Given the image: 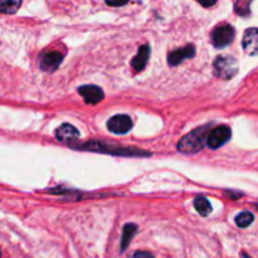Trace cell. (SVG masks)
<instances>
[{
  "label": "cell",
  "mask_w": 258,
  "mask_h": 258,
  "mask_svg": "<svg viewBox=\"0 0 258 258\" xmlns=\"http://www.w3.org/2000/svg\"><path fill=\"white\" fill-rule=\"evenodd\" d=\"M209 128H211V125L202 126L183 136L176 145L178 151L183 154H196L203 150L204 146L207 145Z\"/></svg>",
  "instance_id": "1"
},
{
  "label": "cell",
  "mask_w": 258,
  "mask_h": 258,
  "mask_svg": "<svg viewBox=\"0 0 258 258\" xmlns=\"http://www.w3.org/2000/svg\"><path fill=\"white\" fill-rule=\"evenodd\" d=\"M73 149H80V150H88V151H96V153H107L113 154V155H121V156H150V153L146 151L136 150L134 148H121V146H113L110 144L98 143V141H90V143L82 144V145H71Z\"/></svg>",
  "instance_id": "2"
},
{
  "label": "cell",
  "mask_w": 258,
  "mask_h": 258,
  "mask_svg": "<svg viewBox=\"0 0 258 258\" xmlns=\"http://www.w3.org/2000/svg\"><path fill=\"white\" fill-rule=\"evenodd\" d=\"M214 76L221 80H231L238 73V62L232 55H218L213 63Z\"/></svg>",
  "instance_id": "3"
},
{
  "label": "cell",
  "mask_w": 258,
  "mask_h": 258,
  "mask_svg": "<svg viewBox=\"0 0 258 258\" xmlns=\"http://www.w3.org/2000/svg\"><path fill=\"white\" fill-rule=\"evenodd\" d=\"M236 35V30L232 25L222 24L216 27V29L212 32V43L216 48L222 49L231 44Z\"/></svg>",
  "instance_id": "4"
},
{
  "label": "cell",
  "mask_w": 258,
  "mask_h": 258,
  "mask_svg": "<svg viewBox=\"0 0 258 258\" xmlns=\"http://www.w3.org/2000/svg\"><path fill=\"white\" fill-rule=\"evenodd\" d=\"M231 136H232V130L229 126L227 125L217 126V127L209 130L208 138H207V146H209V149L216 150V149H219L221 146H223L224 144L228 143Z\"/></svg>",
  "instance_id": "5"
},
{
  "label": "cell",
  "mask_w": 258,
  "mask_h": 258,
  "mask_svg": "<svg viewBox=\"0 0 258 258\" xmlns=\"http://www.w3.org/2000/svg\"><path fill=\"white\" fill-rule=\"evenodd\" d=\"M133 126L134 122L128 115H116L107 121L108 131H111L112 134H117V135L127 134L133 128Z\"/></svg>",
  "instance_id": "6"
},
{
  "label": "cell",
  "mask_w": 258,
  "mask_h": 258,
  "mask_svg": "<svg viewBox=\"0 0 258 258\" xmlns=\"http://www.w3.org/2000/svg\"><path fill=\"white\" fill-rule=\"evenodd\" d=\"M78 93L85 98V102L88 105H96V103L101 102L105 97L102 88L95 85H86L78 87Z\"/></svg>",
  "instance_id": "7"
},
{
  "label": "cell",
  "mask_w": 258,
  "mask_h": 258,
  "mask_svg": "<svg viewBox=\"0 0 258 258\" xmlns=\"http://www.w3.org/2000/svg\"><path fill=\"white\" fill-rule=\"evenodd\" d=\"M242 47L248 55H258V28H248L244 32Z\"/></svg>",
  "instance_id": "8"
},
{
  "label": "cell",
  "mask_w": 258,
  "mask_h": 258,
  "mask_svg": "<svg viewBox=\"0 0 258 258\" xmlns=\"http://www.w3.org/2000/svg\"><path fill=\"white\" fill-rule=\"evenodd\" d=\"M196 55V47L193 44H189L184 48H179V49L173 50L168 54V63L174 67V66L180 64L183 60L193 58Z\"/></svg>",
  "instance_id": "9"
},
{
  "label": "cell",
  "mask_w": 258,
  "mask_h": 258,
  "mask_svg": "<svg viewBox=\"0 0 258 258\" xmlns=\"http://www.w3.org/2000/svg\"><path fill=\"white\" fill-rule=\"evenodd\" d=\"M55 138L58 141L62 143H71V141H76L80 138V131L70 123H63L59 127L55 130Z\"/></svg>",
  "instance_id": "10"
},
{
  "label": "cell",
  "mask_w": 258,
  "mask_h": 258,
  "mask_svg": "<svg viewBox=\"0 0 258 258\" xmlns=\"http://www.w3.org/2000/svg\"><path fill=\"white\" fill-rule=\"evenodd\" d=\"M63 60V55L59 52H49L40 60V68L44 72H54L60 66Z\"/></svg>",
  "instance_id": "11"
},
{
  "label": "cell",
  "mask_w": 258,
  "mask_h": 258,
  "mask_svg": "<svg viewBox=\"0 0 258 258\" xmlns=\"http://www.w3.org/2000/svg\"><path fill=\"white\" fill-rule=\"evenodd\" d=\"M149 57H150V47H149L148 44L141 45L138 54L134 57L133 62H131V66L134 67V70L138 71V72H141V71L145 70L146 64H148Z\"/></svg>",
  "instance_id": "12"
},
{
  "label": "cell",
  "mask_w": 258,
  "mask_h": 258,
  "mask_svg": "<svg viewBox=\"0 0 258 258\" xmlns=\"http://www.w3.org/2000/svg\"><path fill=\"white\" fill-rule=\"evenodd\" d=\"M138 226L135 223H127L125 224L122 231V237H121V247H120V252L123 253L126 249L128 248L130 246L131 241L135 237V234L138 233Z\"/></svg>",
  "instance_id": "13"
},
{
  "label": "cell",
  "mask_w": 258,
  "mask_h": 258,
  "mask_svg": "<svg viewBox=\"0 0 258 258\" xmlns=\"http://www.w3.org/2000/svg\"><path fill=\"white\" fill-rule=\"evenodd\" d=\"M22 7V0H0L2 14H15Z\"/></svg>",
  "instance_id": "14"
},
{
  "label": "cell",
  "mask_w": 258,
  "mask_h": 258,
  "mask_svg": "<svg viewBox=\"0 0 258 258\" xmlns=\"http://www.w3.org/2000/svg\"><path fill=\"white\" fill-rule=\"evenodd\" d=\"M253 0H236L234 3V12L239 17H249L251 15V4Z\"/></svg>",
  "instance_id": "15"
},
{
  "label": "cell",
  "mask_w": 258,
  "mask_h": 258,
  "mask_svg": "<svg viewBox=\"0 0 258 258\" xmlns=\"http://www.w3.org/2000/svg\"><path fill=\"white\" fill-rule=\"evenodd\" d=\"M194 207H196L197 212L203 217H207L212 212L211 203L204 197H198V198L194 199Z\"/></svg>",
  "instance_id": "16"
},
{
  "label": "cell",
  "mask_w": 258,
  "mask_h": 258,
  "mask_svg": "<svg viewBox=\"0 0 258 258\" xmlns=\"http://www.w3.org/2000/svg\"><path fill=\"white\" fill-rule=\"evenodd\" d=\"M254 221V217L251 212H242L236 217V224L239 228H247L251 226Z\"/></svg>",
  "instance_id": "17"
},
{
  "label": "cell",
  "mask_w": 258,
  "mask_h": 258,
  "mask_svg": "<svg viewBox=\"0 0 258 258\" xmlns=\"http://www.w3.org/2000/svg\"><path fill=\"white\" fill-rule=\"evenodd\" d=\"M128 2H130V0H105V3L108 7H123V5L127 4Z\"/></svg>",
  "instance_id": "18"
},
{
  "label": "cell",
  "mask_w": 258,
  "mask_h": 258,
  "mask_svg": "<svg viewBox=\"0 0 258 258\" xmlns=\"http://www.w3.org/2000/svg\"><path fill=\"white\" fill-rule=\"evenodd\" d=\"M133 258H155V256L148 251H136L134 252Z\"/></svg>",
  "instance_id": "19"
},
{
  "label": "cell",
  "mask_w": 258,
  "mask_h": 258,
  "mask_svg": "<svg viewBox=\"0 0 258 258\" xmlns=\"http://www.w3.org/2000/svg\"><path fill=\"white\" fill-rule=\"evenodd\" d=\"M196 2H198L202 7L211 8V7H213V5H216L218 0H196Z\"/></svg>",
  "instance_id": "20"
},
{
  "label": "cell",
  "mask_w": 258,
  "mask_h": 258,
  "mask_svg": "<svg viewBox=\"0 0 258 258\" xmlns=\"http://www.w3.org/2000/svg\"><path fill=\"white\" fill-rule=\"evenodd\" d=\"M242 257H243V258H251L247 253H242Z\"/></svg>",
  "instance_id": "21"
},
{
  "label": "cell",
  "mask_w": 258,
  "mask_h": 258,
  "mask_svg": "<svg viewBox=\"0 0 258 258\" xmlns=\"http://www.w3.org/2000/svg\"><path fill=\"white\" fill-rule=\"evenodd\" d=\"M0 258H2V249H0Z\"/></svg>",
  "instance_id": "22"
}]
</instances>
